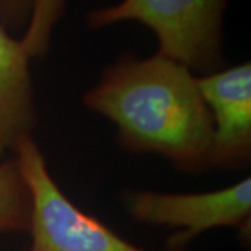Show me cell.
Here are the masks:
<instances>
[{
  "label": "cell",
  "mask_w": 251,
  "mask_h": 251,
  "mask_svg": "<svg viewBox=\"0 0 251 251\" xmlns=\"http://www.w3.org/2000/svg\"><path fill=\"white\" fill-rule=\"evenodd\" d=\"M84 103L117 126L131 152L159 153L179 169L209 168L212 122L194 73L162 54L123 57Z\"/></svg>",
  "instance_id": "6da1fadb"
},
{
  "label": "cell",
  "mask_w": 251,
  "mask_h": 251,
  "mask_svg": "<svg viewBox=\"0 0 251 251\" xmlns=\"http://www.w3.org/2000/svg\"><path fill=\"white\" fill-rule=\"evenodd\" d=\"M227 0H122L88 14L90 28L137 21L152 31L158 53L191 72L222 64V27Z\"/></svg>",
  "instance_id": "7a4b0ae2"
},
{
  "label": "cell",
  "mask_w": 251,
  "mask_h": 251,
  "mask_svg": "<svg viewBox=\"0 0 251 251\" xmlns=\"http://www.w3.org/2000/svg\"><path fill=\"white\" fill-rule=\"evenodd\" d=\"M14 153L31 198V246L27 251H145L66 197L32 137L18 144Z\"/></svg>",
  "instance_id": "3957f363"
},
{
  "label": "cell",
  "mask_w": 251,
  "mask_h": 251,
  "mask_svg": "<svg viewBox=\"0 0 251 251\" xmlns=\"http://www.w3.org/2000/svg\"><path fill=\"white\" fill-rule=\"evenodd\" d=\"M126 202L131 216L140 222L180 227L169 242L172 250H180L208 229H246L251 214V180L247 177L233 186L200 194L134 191L127 196Z\"/></svg>",
  "instance_id": "277c9868"
},
{
  "label": "cell",
  "mask_w": 251,
  "mask_h": 251,
  "mask_svg": "<svg viewBox=\"0 0 251 251\" xmlns=\"http://www.w3.org/2000/svg\"><path fill=\"white\" fill-rule=\"evenodd\" d=\"M197 80L212 122L209 168H242L251 155L250 63L206 73Z\"/></svg>",
  "instance_id": "5b68a950"
},
{
  "label": "cell",
  "mask_w": 251,
  "mask_h": 251,
  "mask_svg": "<svg viewBox=\"0 0 251 251\" xmlns=\"http://www.w3.org/2000/svg\"><path fill=\"white\" fill-rule=\"evenodd\" d=\"M29 59L23 41L0 24V162L31 137L35 127Z\"/></svg>",
  "instance_id": "8992f818"
},
{
  "label": "cell",
  "mask_w": 251,
  "mask_h": 251,
  "mask_svg": "<svg viewBox=\"0 0 251 251\" xmlns=\"http://www.w3.org/2000/svg\"><path fill=\"white\" fill-rule=\"evenodd\" d=\"M31 198L16 158L0 162V232L28 230Z\"/></svg>",
  "instance_id": "52a82bcc"
},
{
  "label": "cell",
  "mask_w": 251,
  "mask_h": 251,
  "mask_svg": "<svg viewBox=\"0 0 251 251\" xmlns=\"http://www.w3.org/2000/svg\"><path fill=\"white\" fill-rule=\"evenodd\" d=\"M63 3L64 0H36L31 21L21 39L31 57L46 53L52 29L62 14Z\"/></svg>",
  "instance_id": "ba28073f"
},
{
  "label": "cell",
  "mask_w": 251,
  "mask_h": 251,
  "mask_svg": "<svg viewBox=\"0 0 251 251\" xmlns=\"http://www.w3.org/2000/svg\"><path fill=\"white\" fill-rule=\"evenodd\" d=\"M36 0H0V24L7 31L27 29Z\"/></svg>",
  "instance_id": "9c48e42d"
}]
</instances>
